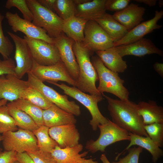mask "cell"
<instances>
[{
  "label": "cell",
  "instance_id": "obj_1",
  "mask_svg": "<svg viewBox=\"0 0 163 163\" xmlns=\"http://www.w3.org/2000/svg\"><path fill=\"white\" fill-rule=\"evenodd\" d=\"M112 121L129 133L148 137L144 128L142 117L138 113L137 104L129 99H114L104 94Z\"/></svg>",
  "mask_w": 163,
  "mask_h": 163
},
{
  "label": "cell",
  "instance_id": "obj_2",
  "mask_svg": "<svg viewBox=\"0 0 163 163\" xmlns=\"http://www.w3.org/2000/svg\"><path fill=\"white\" fill-rule=\"evenodd\" d=\"M73 50L79 68L77 88L81 91L88 93L91 95H102L95 85L98 78L90 59L92 53L81 42L74 41Z\"/></svg>",
  "mask_w": 163,
  "mask_h": 163
},
{
  "label": "cell",
  "instance_id": "obj_3",
  "mask_svg": "<svg viewBox=\"0 0 163 163\" xmlns=\"http://www.w3.org/2000/svg\"><path fill=\"white\" fill-rule=\"evenodd\" d=\"M91 62L98 75L99 84L97 89L102 95L106 92L121 100L129 99V92L124 85V80L120 78L118 73L107 68L97 56H92Z\"/></svg>",
  "mask_w": 163,
  "mask_h": 163
},
{
  "label": "cell",
  "instance_id": "obj_4",
  "mask_svg": "<svg viewBox=\"0 0 163 163\" xmlns=\"http://www.w3.org/2000/svg\"><path fill=\"white\" fill-rule=\"evenodd\" d=\"M47 82L53 84L62 89L66 95L78 101L85 106L88 110L91 116L92 119L89 124L93 130L96 131L98 126L107 123L108 119L103 116L100 111L98 103L102 101V95H96L85 93L75 87H70L66 85L49 81Z\"/></svg>",
  "mask_w": 163,
  "mask_h": 163
},
{
  "label": "cell",
  "instance_id": "obj_5",
  "mask_svg": "<svg viewBox=\"0 0 163 163\" xmlns=\"http://www.w3.org/2000/svg\"><path fill=\"white\" fill-rule=\"evenodd\" d=\"M33 16L32 23L45 30L51 38H55L62 32L64 21L56 13L44 7L37 0H26Z\"/></svg>",
  "mask_w": 163,
  "mask_h": 163
},
{
  "label": "cell",
  "instance_id": "obj_6",
  "mask_svg": "<svg viewBox=\"0 0 163 163\" xmlns=\"http://www.w3.org/2000/svg\"><path fill=\"white\" fill-rule=\"evenodd\" d=\"M100 134L97 139H91L86 142L85 148L92 153L98 151L105 152L108 146L117 142L130 140L129 132L123 129L108 119V122L98 126Z\"/></svg>",
  "mask_w": 163,
  "mask_h": 163
},
{
  "label": "cell",
  "instance_id": "obj_7",
  "mask_svg": "<svg viewBox=\"0 0 163 163\" xmlns=\"http://www.w3.org/2000/svg\"><path fill=\"white\" fill-rule=\"evenodd\" d=\"M2 136L5 151L22 153L39 150L37 139L32 131L19 128L15 131L3 133Z\"/></svg>",
  "mask_w": 163,
  "mask_h": 163
},
{
  "label": "cell",
  "instance_id": "obj_8",
  "mask_svg": "<svg viewBox=\"0 0 163 163\" xmlns=\"http://www.w3.org/2000/svg\"><path fill=\"white\" fill-rule=\"evenodd\" d=\"M27 74V81L30 86L37 89L52 103L63 110L74 116H78L80 115L79 106L75 101H69L66 95L61 94L53 88L46 85L30 72Z\"/></svg>",
  "mask_w": 163,
  "mask_h": 163
},
{
  "label": "cell",
  "instance_id": "obj_9",
  "mask_svg": "<svg viewBox=\"0 0 163 163\" xmlns=\"http://www.w3.org/2000/svg\"><path fill=\"white\" fill-rule=\"evenodd\" d=\"M84 37L81 42L92 53L113 47L114 42L95 21H88L84 30Z\"/></svg>",
  "mask_w": 163,
  "mask_h": 163
},
{
  "label": "cell",
  "instance_id": "obj_10",
  "mask_svg": "<svg viewBox=\"0 0 163 163\" xmlns=\"http://www.w3.org/2000/svg\"><path fill=\"white\" fill-rule=\"evenodd\" d=\"M30 72L43 82L62 81L73 87H77V82L71 76L61 59L55 64L49 66L40 65L34 60Z\"/></svg>",
  "mask_w": 163,
  "mask_h": 163
},
{
  "label": "cell",
  "instance_id": "obj_11",
  "mask_svg": "<svg viewBox=\"0 0 163 163\" xmlns=\"http://www.w3.org/2000/svg\"><path fill=\"white\" fill-rule=\"evenodd\" d=\"M24 38L30 47L34 60L38 64L51 66L55 64L60 60L58 50L54 44L26 36Z\"/></svg>",
  "mask_w": 163,
  "mask_h": 163
},
{
  "label": "cell",
  "instance_id": "obj_12",
  "mask_svg": "<svg viewBox=\"0 0 163 163\" xmlns=\"http://www.w3.org/2000/svg\"><path fill=\"white\" fill-rule=\"evenodd\" d=\"M7 33L13 40L15 46V75L21 79L25 74L31 71L34 59L30 47L25 39L10 31Z\"/></svg>",
  "mask_w": 163,
  "mask_h": 163
},
{
  "label": "cell",
  "instance_id": "obj_13",
  "mask_svg": "<svg viewBox=\"0 0 163 163\" xmlns=\"http://www.w3.org/2000/svg\"><path fill=\"white\" fill-rule=\"evenodd\" d=\"M5 17L14 32L20 31L27 37L54 44V38L50 37L45 30L35 26L31 22L21 18L17 12L13 13L7 11Z\"/></svg>",
  "mask_w": 163,
  "mask_h": 163
},
{
  "label": "cell",
  "instance_id": "obj_14",
  "mask_svg": "<svg viewBox=\"0 0 163 163\" xmlns=\"http://www.w3.org/2000/svg\"><path fill=\"white\" fill-rule=\"evenodd\" d=\"M74 42L63 32L54 38V44L58 50L61 60L71 76L77 82L79 68L73 50Z\"/></svg>",
  "mask_w": 163,
  "mask_h": 163
},
{
  "label": "cell",
  "instance_id": "obj_15",
  "mask_svg": "<svg viewBox=\"0 0 163 163\" xmlns=\"http://www.w3.org/2000/svg\"><path fill=\"white\" fill-rule=\"evenodd\" d=\"M163 16V11H156L154 17L151 19L141 23L131 30L120 40L114 43L113 47L130 44L142 38L154 30L160 29L161 25L157 24Z\"/></svg>",
  "mask_w": 163,
  "mask_h": 163
},
{
  "label": "cell",
  "instance_id": "obj_16",
  "mask_svg": "<svg viewBox=\"0 0 163 163\" xmlns=\"http://www.w3.org/2000/svg\"><path fill=\"white\" fill-rule=\"evenodd\" d=\"M29 86L27 81L14 75L0 76V98L13 101L21 98L23 92Z\"/></svg>",
  "mask_w": 163,
  "mask_h": 163
},
{
  "label": "cell",
  "instance_id": "obj_17",
  "mask_svg": "<svg viewBox=\"0 0 163 163\" xmlns=\"http://www.w3.org/2000/svg\"><path fill=\"white\" fill-rule=\"evenodd\" d=\"M49 134L62 148L71 147L79 144L80 133L74 124L51 127L49 129Z\"/></svg>",
  "mask_w": 163,
  "mask_h": 163
},
{
  "label": "cell",
  "instance_id": "obj_18",
  "mask_svg": "<svg viewBox=\"0 0 163 163\" xmlns=\"http://www.w3.org/2000/svg\"><path fill=\"white\" fill-rule=\"evenodd\" d=\"M113 47L122 57L127 55L142 57L152 54L163 55V51L150 39L144 38L130 44Z\"/></svg>",
  "mask_w": 163,
  "mask_h": 163
},
{
  "label": "cell",
  "instance_id": "obj_19",
  "mask_svg": "<svg viewBox=\"0 0 163 163\" xmlns=\"http://www.w3.org/2000/svg\"><path fill=\"white\" fill-rule=\"evenodd\" d=\"M83 149V145L79 143L71 147L64 148L57 145L50 153L57 163H98L92 158H84L88 151L79 153Z\"/></svg>",
  "mask_w": 163,
  "mask_h": 163
},
{
  "label": "cell",
  "instance_id": "obj_20",
  "mask_svg": "<svg viewBox=\"0 0 163 163\" xmlns=\"http://www.w3.org/2000/svg\"><path fill=\"white\" fill-rule=\"evenodd\" d=\"M145 11L144 7L131 3L123 9L115 12L112 15L129 31L143 20V17Z\"/></svg>",
  "mask_w": 163,
  "mask_h": 163
},
{
  "label": "cell",
  "instance_id": "obj_21",
  "mask_svg": "<svg viewBox=\"0 0 163 163\" xmlns=\"http://www.w3.org/2000/svg\"><path fill=\"white\" fill-rule=\"evenodd\" d=\"M44 125L49 128L70 124H75L77 120L74 115L53 104L43 110Z\"/></svg>",
  "mask_w": 163,
  "mask_h": 163
},
{
  "label": "cell",
  "instance_id": "obj_22",
  "mask_svg": "<svg viewBox=\"0 0 163 163\" xmlns=\"http://www.w3.org/2000/svg\"><path fill=\"white\" fill-rule=\"evenodd\" d=\"M106 0H91L86 3L75 5V16L87 21H95L106 12Z\"/></svg>",
  "mask_w": 163,
  "mask_h": 163
},
{
  "label": "cell",
  "instance_id": "obj_23",
  "mask_svg": "<svg viewBox=\"0 0 163 163\" xmlns=\"http://www.w3.org/2000/svg\"><path fill=\"white\" fill-rule=\"evenodd\" d=\"M138 111L145 125L154 123H163V107L154 101H140L137 104Z\"/></svg>",
  "mask_w": 163,
  "mask_h": 163
},
{
  "label": "cell",
  "instance_id": "obj_24",
  "mask_svg": "<svg viewBox=\"0 0 163 163\" xmlns=\"http://www.w3.org/2000/svg\"><path fill=\"white\" fill-rule=\"evenodd\" d=\"M130 142L126 148L116 157H118L128 149L134 145H137L148 151L152 156V161L156 163L158 160L163 155V150L149 137L139 136L129 133Z\"/></svg>",
  "mask_w": 163,
  "mask_h": 163
},
{
  "label": "cell",
  "instance_id": "obj_25",
  "mask_svg": "<svg viewBox=\"0 0 163 163\" xmlns=\"http://www.w3.org/2000/svg\"><path fill=\"white\" fill-rule=\"evenodd\" d=\"M104 65L114 72L123 73L127 69L126 62L112 47L106 50L95 52Z\"/></svg>",
  "mask_w": 163,
  "mask_h": 163
},
{
  "label": "cell",
  "instance_id": "obj_26",
  "mask_svg": "<svg viewBox=\"0 0 163 163\" xmlns=\"http://www.w3.org/2000/svg\"><path fill=\"white\" fill-rule=\"evenodd\" d=\"M95 21L108 34L114 43L122 39L128 32L123 26L113 18L112 15L107 13Z\"/></svg>",
  "mask_w": 163,
  "mask_h": 163
},
{
  "label": "cell",
  "instance_id": "obj_27",
  "mask_svg": "<svg viewBox=\"0 0 163 163\" xmlns=\"http://www.w3.org/2000/svg\"><path fill=\"white\" fill-rule=\"evenodd\" d=\"M88 21L74 16L64 21L62 31L75 42H82L84 39V30Z\"/></svg>",
  "mask_w": 163,
  "mask_h": 163
},
{
  "label": "cell",
  "instance_id": "obj_28",
  "mask_svg": "<svg viewBox=\"0 0 163 163\" xmlns=\"http://www.w3.org/2000/svg\"><path fill=\"white\" fill-rule=\"evenodd\" d=\"M6 105L9 114L19 128L33 132L38 127L33 120L24 112L18 109L10 102Z\"/></svg>",
  "mask_w": 163,
  "mask_h": 163
},
{
  "label": "cell",
  "instance_id": "obj_29",
  "mask_svg": "<svg viewBox=\"0 0 163 163\" xmlns=\"http://www.w3.org/2000/svg\"><path fill=\"white\" fill-rule=\"evenodd\" d=\"M10 103L29 115L38 127L44 125L43 110L40 107L22 98H20Z\"/></svg>",
  "mask_w": 163,
  "mask_h": 163
},
{
  "label": "cell",
  "instance_id": "obj_30",
  "mask_svg": "<svg viewBox=\"0 0 163 163\" xmlns=\"http://www.w3.org/2000/svg\"><path fill=\"white\" fill-rule=\"evenodd\" d=\"M49 128L43 125L32 132L36 137L39 149L42 151L50 153L56 146L58 145L49 134Z\"/></svg>",
  "mask_w": 163,
  "mask_h": 163
},
{
  "label": "cell",
  "instance_id": "obj_31",
  "mask_svg": "<svg viewBox=\"0 0 163 163\" xmlns=\"http://www.w3.org/2000/svg\"><path fill=\"white\" fill-rule=\"evenodd\" d=\"M21 98L29 101L43 110L48 108L53 104L37 89L30 86L24 91Z\"/></svg>",
  "mask_w": 163,
  "mask_h": 163
},
{
  "label": "cell",
  "instance_id": "obj_32",
  "mask_svg": "<svg viewBox=\"0 0 163 163\" xmlns=\"http://www.w3.org/2000/svg\"><path fill=\"white\" fill-rule=\"evenodd\" d=\"M75 5L73 0H56L54 10L63 21L75 16Z\"/></svg>",
  "mask_w": 163,
  "mask_h": 163
},
{
  "label": "cell",
  "instance_id": "obj_33",
  "mask_svg": "<svg viewBox=\"0 0 163 163\" xmlns=\"http://www.w3.org/2000/svg\"><path fill=\"white\" fill-rule=\"evenodd\" d=\"M18 129L14 120L9 113L6 104L0 106V134L15 131Z\"/></svg>",
  "mask_w": 163,
  "mask_h": 163
},
{
  "label": "cell",
  "instance_id": "obj_34",
  "mask_svg": "<svg viewBox=\"0 0 163 163\" xmlns=\"http://www.w3.org/2000/svg\"><path fill=\"white\" fill-rule=\"evenodd\" d=\"M144 128L150 139L159 147H162L163 123H154L145 125Z\"/></svg>",
  "mask_w": 163,
  "mask_h": 163
},
{
  "label": "cell",
  "instance_id": "obj_35",
  "mask_svg": "<svg viewBox=\"0 0 163 163\" xmlns=\"http://www.w3.org/2000/svg\"><path fill=\"white\" fill-rule=\"evenodd\" d=\"M4 16L0 12V54L3 59L10 58L13 50V45L7 36L4 34L2 28V21Z\"/></svg>",
  "mask_w": 163,
  "mask_h": 163
},
{
  "label": "cell",
  "instance_id": "obj_36",
  "mask_svg": "<svg viewBox=\"0 0 163 163\" xmlns=\"http://www.w3.org/2000/svg\"><path fill=\"white\" fill-rule=\"evenodd\" d=\"M5 7L8 9L15 7L21 12L24 19L30 22L33 20V14L27 5L26 0H8L6 2Z\"/></svg>",
  "mask_w": 163,
  "mask_h": 163
},
{
  "label": "cell",
  "instance_id": "obj_37",
  "mask_svg": "<svg viewBox=\"0 0 163 163\" xmlns=\"http://www.w3.org/2000/svg\"><path fill=\"white\" fill-rule=\"evenodd\" d=\"M143 149L139 146L130 147L126 150L128 152L127 155L120 158L118 161H113L111 163H139V156Z\"/></svg>",
  "mask_w": 163,
  "mask_h": 163
},
{
  "label": "cell",
  "instance_id": "obj_38",
  "mask_svg": "<svg viewBox=\"0 0 163 163\" xmlns=\"http://www.w3.org/2000/svg\"><path fill=\"white\" fill-rule=\"evenodd\" d=\"M35 163H57L50 152L40 150L31 152H27Z\"/></svg>",
  "mask_w": 163,
  "mask_h": 163
},
{
  "label": "cell",
  "instance_id": "obj_39",
  "mask_svg": "<svg viewBox=\"0 0 163 163\" xmlns=\"http://www.w3.org/2000/svg\"><path fill=\"white\" fill-rule=\"evenodd\" d=\"M130 2V0H106V11L118 12L126 8Z\"/></svg>",
  "mask_w": 163,
  "mask_h": 163
},
{
  "label": "cell",
  "instance_id": "obj_40",
  "mask_svg": "<svg viewBox=\"0 0 163 163\" xmlns=\"http://www.w3.org/2000/svg\"><path fill=\"white\" fill-rule=\"evenodd\" d=\"M15 66L14 61L10 57L3 60L0 59V76L9 74L15 75Z\"/></svg>",
  "mask_w": 163,
  "mask_h": 163
},
{
  "label": "cell",
  "instance_id": "obj_41",
  "mask_svg": "<svg viewBox=\"0 0 163 163\" xmlns=\"http://www.w3.org/2000/svg\"><path fill=\"white\" fill-rule=\"evenodd\" d=\"M17 153L13 151H0V163H12L17 160Z\"/></svg>",
  "mask_w": 163,
  "mask_h": 163
},
{
  "label": "cell",
  "instance_id": "obj_42",
  "mask_svg": "<svg viewBox=\"0 0 163 163\" xmlns=\"http://www.w3.org/2000/svg\"><path fill=\"white\" fill-rule=\"evenodd\" d=\"M17 159L20 163H35L27 152L17 153Z\"/></svg>",
  "mask_w": 163,
  "mask_h": 163
},
{
  "label": "cell",
  "instance_id": "obj_43",
  "mask_svg": "<svg viewBox=\"0 0 163 163\" xmlns=\"http://www.w3.org/2000/svg\"><path fill=\"white\" fill-rule=\"evenodd\" d=\"M41 5L46 8L55 12L54 6L56 0H37Z\"/></svg>",
  "mask_w": 163,
  "mask_h": 163
},
{
  "label": "cell",
  "instance_id": "obj_44",
  "mask_svg": "<svg viewBox=\"0 0 163 163\" xmlns=\"http://www.w3.org/2000/svg\"><path fill=\"white\" fill-rule=\"evenodd\" d=\"M154 69L162 77L163 76V64L156 62L153 66Z\"/></svg>",
  "mask_w": 163,
  "mask_h": 163
},
{
  "label": "cell",
  "instance_id": "obj_45",
  "mask_svg": "<svg viewBox=\"0 0 163 163\" xmlns=\"http://www.w3.org/2000/svg\"><path fill=\"white\" fill-rule=\"evenodd\" d=\"M134 1L139 3H143L150 7L155 6L157 2L156 0H135Z\"/></svg>",
  "mask_w": 163,
  "mask_h": 163
},
{
  "label": "cell",
  "instance_id": "obj_46",
  "mask_svg": "<svg viewBox=\"0 0 163 163\" xmlns=\"http://www.w3.org/2000/svg\"><path fill=\"white\" fill-rule=\"evenodd\" d=\"M100 159L103 163H110L105 154L101 155Z\"/></svg>",
  "mask_w": 163,
  "mask_h": 163
},
{
  "label": "cell",
  "instance_id": "obj_47",
  "mask_svg": "<svg viewBox=\"0 0 163 163\" xmlns=\"http://www.w3.org/2000/svg\"><path fill=\"white\" fill-rule=\"evenodd\" d=\"M91 0H73L75 5L82 4L90 1Z\"/></svg>",
  "mask_w": 163,
  "mask_h": 163
},
{
  "label": "cell",
  "instance_id": "obj_48",
  "mask_svg": "<svg viewBox=\"0 0 163 163\" xmlns=\"http://www.w3.org/2000/svg\"><path fill=\"white\" fill-rule=\"evenodd\" d=\"M7 101L5 99H1L0 100V106L7 104Z\"/></svg>",
  "mask_w": 163,
  "mask_h": 163
},
{
  "label": "cell",
  "instance_id": "obj_49",
  "mask_svg": "<svg viewBox=\"0 0 163 163\" xmlns=\"http://www.w3.org/2000/svg\"><path fill=\"white\" fill-rule=\"evenodd\" d=\"M158 4L160 7H161L163 5V1L162 0H160L158 1Z\"/></svg>",
  "mask_w": 163,
  "mask_h": 163
},
{
  "label": "cell",
  "instance_id": "obj_50",
  "mask_svg": "<svg viewBox=\"0 0 163 163\" xmlns=\"http://www.w3.org/2000/svg\"><path fill=\"white\" fill-rule=\"evenodd\" d=\"M2 135H0V142L2 141ZM2 149L0 147V151H2Z\"/></svg>",
  "mask_w": 163,
  "mask_h": 163
},
{
  "label": "cell",
  "instance_id": "obj_51",
  "mask_svg": "<svg viewBox=\"0 0 163 163\" xmlns=\"http://www.w3.org/2000/svg\"><path fill=\"white\" fill-rule=\"evenodd\" d=\"M12 163H20L19 161H18L17 160L14 161Z\"/></svg>",
  "mask_w": 163,
  "mask_h": 163
}]
</instances>
